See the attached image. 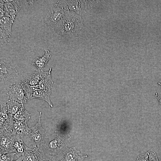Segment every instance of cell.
Segmentation results:
<instances>
[{
    "instance_id": "cell-1",
    "label": "cell",
    "mask_w": 161,
    "mask_h": 161,
    "mask_svg": "<svg viewBox=\"0 0 161 161\" xmlns=\"http://www.w3.org/2000/svg\"><path fill=\"white\" fill-rule=\"evenodd\" d=\"M70 140L69 134L56 131L50 136H45L39 148L49 159H56L67 147Z\"/></svg>"
},
{
    "instance_id": "cell-2",
    "label": "cell",
    "mask_w": 161,
    "mask_h": 161,
    "mask_svg": "<svg viewBox=\"0 0 161 161\" xmlns=\"http://www.w3.org/2000/svg\"><path fill=\"white\" fill-rule=\"evenodd\" d=\"M83 26V20L80 15L67 11L62 19L52 29L57 35L66 37L77 35Z\"/></svg>"
},
{
    "instance_id": "cell-3",
    "label": "cell",
    "mask_w": 161,
    "mask_h": 161,
    "mask_svg": "<svg viewBox=\"0 0 161 161\" xmlns=\"http://www.w3.org/2000/svg\"><path fill=\"white\" fill-rule=\"evenodd\" d=\"M41 112H40L38 120L36 125L31 127L26 135L27 141L30 146L34 148L39 147V146L45 136V131L41 124Z\"/></svg>"
},
{
    "instance_id": "cell-4",
    "label": "cell",
    "mask_w": 161,
    "mask_h": 161,
    "mask_svg": "<svg viewBox=\"0 0 161 161\" xmlns=\"http://www.w3.org/2000/svg\"><path fill=\"white\" fill-rule=\"evenodd\" d=\"M66 11L56 2L42 19V23L46 27L52 29L62 19Z\"/></svg>"
},
{
    "instance_id": "cell-5",
    "label": "cell",
    "mask_w": 161,
    "mask_h": 161,
    "mask_svg": "<svg viewBox=\"0 0 161 161\" xmlns=\"http://www.w3.org/2000/svg\"><path fill=\"white\" fill-rule=\"evenodd\" d=\"M15 18L4 16L0 19V45H5L9 42L11 36L12 26Z\"/></svg>"
},
{
    "instance_id": "cell-6",
    "label": "cell",
    "mask_w": 161,
    "mask_h": 161,
    "mask_svg": "<svg viewBox=\"0 0 161 161\" xmlns=\"http://www.w3.org/2000/svg\"><path fill=\"white\" fill-rule=\"evenodd\" d=\"M6 93L9 96L10 100L24 105L28 101L21 83H12L7 89Z\"/></svg>"
},
{
    "instance_id": "cell-7",
    "label": "cell",
    "mask_w": 161,
    "mask_h": 161,
    "mask_svg": "<svg viewBox=\"0 0 161 161\" xmlns=\"http://www.w3.org/2000/svg\"><path fill=\"white\" fill-rule=\"evenodd\" d=\"M0 152L13 153V145L15 135L5 128L0 129Z\"/></svg>"
},
{
    "instance_id": "cell-8",
    "label": "cell",
    "mask_w": 161,
    "mask_h": 161,
    "mask_svg": "<svg viewBox=\"0 0 161 161\" xmlns=\"http://www.w3.org/2000/svg\"><path fill=\"white\" fill-rule=\"evenodd\" d=\"M18 75L16 68L2 60L0 62V82L1 83L7 80L14 78Z\"/></svg>"
},
{
    "instance_id": "cell-9",
    "label": "cell",
    "mask_w": 161,
    "mask_h": 161,
    "mask_svg": "<svg viewBox=\"0 0 161 161\" xmlns=\"http://www.w3.org/2000/svg\"><path fill=\"white\" fill-rule=\"evenodd\" d=\"M20 157L23 161H47L49 160L39 147L30 148Z\"/></svg>"
},
{
    "instance_id": "cell-10",
    "label": "cell",
    "mask_w": 161,
    "mask_h": 161,
    "mask_svg": "<svg viewBox=\"0 0 161 161\" xmlns=\"http://www.w3.org/2000/svg\"><path fill=\"white\" fill-rule=\"evenodd\" d=\"M26 1V0H11L8 2L4 1V6L2 9L4 11L5 16H8L15 18L17 14Z\"/></svg>"
},
{
    "instance_id": "cell-11",
    "label": "cell",
    "mask_w": 161,
    "mask_h": 161,
    "mask_svg": "<svg viewBox=\"0 0 161 161\" xmlns=\"http://www.w3.org/2000/svg\"><path fill=\"white\" fill-rule=\"evenodd\" d=\"M64 157L59 161H83L88 156L81 153L75 147H67L63 152Z\"/></svg>"
},
{
    "instance_id": "cell-12",
    "label": "cell",
    "mask_w": 161,
    "mask_h": 161,
    "mask_svg": "<svg viewBox=\"0 0 161 161\" xmlns=\"http://www.w3.org/2000/svg\"><path fill=\"white\" fill-rule=\"evenodd\" d=\"M0 129L5 128L10 125L13 121L7 101L0 103Z\"/></svg>"
},
{
    "instance_id": "cell-13",
    "label": "cell",
    "mask_w": 161,
    "mask_h": 161,
    "mask_svg": "<svg viewBox=\"0 0 161 161\" xmlns=\"http://www.w3.org/2000/svg\"><path fill=\"white\" fill-rule=\"evenodd\" d=\"M57 2L66 11H73L80 15L83 11L81 0H59Z\"/></svg>"
},
{
    "instance_id": "cell-14",
    "label": "cell",
    "mask_w": 161,
    "mask_h": 161,
    "mask_svg": "<svg viewBox=\"0 0 161 161\" xmlns=\"http://www.w3.org/2000/svg\"><path fill=\"white\" fill-rule=\"evenodd\" d=\"M48 73V72H44L42 70L37 69L34 74L26 78L22 82L26 83L32 86L37 85Z\"/></svg>"
},
{
    "instance_id": "cell-15",
    "label": "cell",
    "mask_w": 161,
    "mask_h": 161,
    "mask_svg": "<svg viewBox=\"0 0 161 161\" xmlns=\"http://www.w3.org/2000/svg\"><path fill=\"white\" fill-rule=\"evenodd\" d=\"M30 148L24 143L21 136L18 135L16 136L13 145V152L18 158L21 157Z\"/></svg>"
},
{
    "instance_id": "cell-16",
    "label": "cell",
    "mask_w": 161,
    "mask_h": 161,
    "mask_svg": "<svg viewBox=\"0 0 161 161\" xmlns=\"http://www.w3.org/2000/svg\"><path fill=\"white\" fill-rule=\"evenodd\" d=\"M51 56V52L48 49H46L45 53L42 56L37 57L32 60V64L37 69L42 70L46 66Z\"/></svg>"
},
{
    "instance_id": "cell-17",
    "label": "cell",
    "mask_w": 161,
    "mask_h": 161,
    "mask_svg": "<svg viewBox=\"0 0 161 161\" xmlns=\"http://www.w3.org/2000/svg\"><path fill=\"white\" fill-rule=\"evenodd\" d=\"M51 92L45 91L39 89L38 86H35V89L33 93L32 99L37 98L46 101L51 107L53 105L50 100V96Z\"/></svg>"
},
{
    "instance_id": "cell-18",
    "label": "cell",
    "mask_w": 161,
    "mask_h": 161,
    "mask_svg": "<svg viewBox=\"0 0 161 161\" xmlns=\"http://www.w3.org/2000/svg\"><path fill=\"white\" fill-rule=\"evenodd\" d=\"M10 126L15 133L21 137L26 135L30 129L27 123L25 122L15 121L13 120Z\"/></svg>"
},
{
    "instance_id": "cell-19",
    "label": "cell",
    "mask_w": 161,
    "mask_h": 161,
    "mask_svg": "<svg viewBox=\"0 0 161 161\" xmlns=\"http://www.w3.org/2000/svg\"><path fill=\"white\" fill-rule=\"evenodd\" d=\"M50 68L48 73L45 75L37 85L39 89L45 91L51 92L53 81L51 77Z\"/></svg>"
},
{
    "instance_id": "cell-20",
    "label": "cell",
    "mask_w": 161,
    "mask_h": 161,
    "mask_svg": "<svg viewBox=\"0 0 161 161\" xmlns=\"http://www.w3.org/2000/svg\"><path fill=\"white\" fill-rule=\"evenodd\" d=\"M30 117V113L24 108L22 105L18 112L13 116V120L27 123Z\"/></svg>"
},
{
    "instance_id": "cell-21",
    "label": "cell",
    "mask_w": 161,
    "mask_h": 161,
    "mask_svg": "<svg viewBox=\"0 0 161 161\" xmlns=\"http://www.w3.org/2000/svg\"><path fill=\"white\" fill-rule=\"evenodd\" d=\"M6 101L12 118L18 112L23 104H20L15 101L10 100Z\"/></svg>"
},
{
    "instance_id": "cell-22",
    "label": "cell",
    "mask_w": 161,
    "mask_h": 161,
    "mask_svg": "<svg viewBox=\"0 0 161 161\" xmlns=\"http://www.w3.org/2000/svg\"><path fill=\"white\" fill-rule=\"evenodd\" d=\"M83 11H86L92 9L102 1L81 0Z\"/></svg>"
},
{
    "instance_id": "cell-23",
    "label": "cell",
    "mask_w": 161,
    "mask_h": 161,
    "mask_svg": "<svg viewBox=\"0 0 161 161\" xmlns=\"http://www.w3.org/2000/svg\"><path fill=\"white\" fill-rule=\"evenodd\" d=\"M15 153H2L0 152V161H13Z\"/></svg>"
},
{
    "instance_id": "cell-24",
    "label": "cell",
    "mask_w": 161,
    "mask_h": 161,
    "mask_svg": "<svg viewBox=\"0 0 161 161\" xmlns=\"http://www.w3.org/2000/svg\"><path fill=\"white\" fill-rule=\"evenodd\" d=\"M155 96L159 102L160 107L161 109V95L155 93Z\"/></svg>"
},
{
    "instance_id": "cell-25",
    "label": "cell",
    "mask_w": 161,
    "mask_h": 161,
    "mask_svg": "<svg viewBox=\"0 0 161 161\" xmlns=\"http://www.w3.org/2000/svg\"><path fill=\"white\" fill-rule=\"evenodd\" d=\"M35 1L34 0H27L26 2H27L30 6H32L34 2H35Z\"/></svg>"
},
{
    "instance_id": "cell-26",
    "label": "cell",
    "mask_w": 161,
    "mask_h": 161,
    "mask_svg": "<svg viewBox=\"0 0 161 161\" xmlns=\"http://www.w3.org/2000/svg\"><path fill=\"white\" fill-rule=\"evenodd\" d=\"M13 161H23V160L21 157H20L18 158V159L17 160H16Z\"/></svg>"
},
{
    "instance_id": "cell-27",
    "label": "cell",
    "mask_w": 161,
    "mask_h": 161,
    "mask_svg": "<svg viewBox=\"0 0 161 161\" xmlns=\"http://www.w3.org/2000/svg\"><path fill=\"white\" fill-rule=\"evenodd\" d=\"M47 161H58L56 159H49V160Z\"/></svg>"
},
{
    "instance_id": "cell-28",
    "label": "cell",
    "mask_w": 161,
    "mask_h": 161,
    "mask_svg": "<svg viewBox=\"0 0 161 161\" xmlns=\"http://www.w3.org/2000/svg\"><path fill=\"white\" fill-rule=\"evenodd\" d=\"M158 84L159 85L161 88V83L160 82H158Z\"/></svg>"
}]
</instances>
